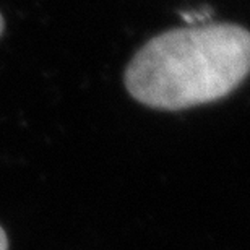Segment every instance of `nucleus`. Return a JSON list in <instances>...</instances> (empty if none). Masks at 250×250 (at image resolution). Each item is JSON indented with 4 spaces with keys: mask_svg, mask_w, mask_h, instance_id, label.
Segmentation results:
<instances>
[{
    "mask_svg": "<svg viewBox=\"0 0 250 250\" xmlns=\"http://www.w3.org/2000/svg\"><path fill=\"white\" fill-rule=\"evenodd\" d=\"M0 250H8V239L2 228H0Z\"/></svg>",
    "mask_w": 250,
    "mask_h": 250,
    "instance_id": "nucleus-2",
    "label": "nucleus"
},
{
    "mask_svg": "<svg viewBox=\"0 0 250 250\" xmlns=\"http://www.w3.org/2000/svg\"><path fill=\"white\" fill-rule=\"evenodd\" d=\"M2 31H3V20L0 17V34H2Z\"/></svg>",
    "mask_w": 250,
    "mask_h": 250,
    "instance_id": "nucleus-3",
    "label": "nucleus"
},
{
    "mask_svg": "<svg viewBox=\"0 0 250 250\" xmlns=\"http://www.w3.org/2000/svg\"><path fill=\"white\" fill-rule=\"evenodd\" d=\"M250 36L236 24L172 29L153 38L125 72V86L149 107L181 111L228 96L246 80Z\"/></svg>",
    "mask_w": 250,
    "mask_h": 250,
    "instance_id": "nucleus-1",
    "label": "nucleus"
}]
</instances>
